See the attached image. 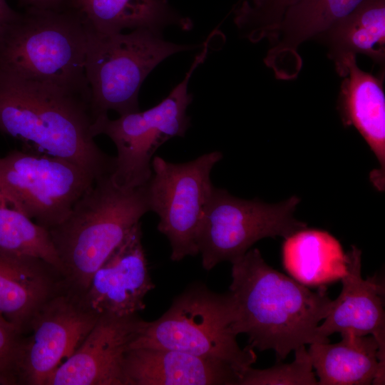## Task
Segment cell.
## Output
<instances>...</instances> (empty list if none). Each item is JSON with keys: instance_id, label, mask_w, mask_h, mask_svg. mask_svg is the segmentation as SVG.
Masks as SVG:
<instances>
[{"instance_id": "9a60e30c", "label": "cell", "mask_w": 385, "mask_h": 385, "mask_svg": "<svg viewBox=\"0 0 385 385\" xmlns=\"http://www.w3.org/2000/svg\"><path fill=\"white\" fill-rule=\"evenodd\" d=\"M344 78L338 98L343 124L353 125L375 155L379 168L370 173V180L379 191L384 190L385 95L384 73L376 76L359 68L356 56L349 55L335 64Z\"/></svg>"}, {"instance_id": "484cf974", "label": "cell", "mask_w": 385, "mask_h": 385, "mask_svg": "<svg viewBox=\"0 0 385 385\" xmlns=\"http://www.w3.org/2000/svg\"><path fill=\"white\" fill-rule=\"evenodd\" d=\"M23 340L24 335L0 315V374L17 377L16 365Z\"/></svg>"}, {"instance_id": "cb8c5ba5", "label": "cell", "mask_w": 385, "mask_h": 385, "mask_svg": "<svg viewBox=\"0 0 385 385\" xmlns=\"http://www.w3.org/2000/svg\"><path fill=\"white\" fill-rule=\"evenodd\" d=\"M294 359L289 364L278 361L265 369L248 368L241 376L238 385H317L312 361L305 346L294 350Z\"/></svg>"}, {"instance_id": "8fae6325", "label": "cell", "mask_w": 385, "mask_h": 385, "mask_svg": "<svg viewBox=\"0 0 385 385\" xmlns=\"http://www.w3.org/2000/svg\"><path fill=\"white\" fill-rule=\"evenodd\" d=\"M100 315L70 287L48 301L24 337L17 365L19 384L45 385L52 372L80 346Z\"/></svg>"}, {"instance_id": "ffe728a7", "label": "cell", "mask_w": 385, "mask_h": 385, "mask_svg": "<svg viewBox=\"0 0 385 385\" xmlns=\"http://www.w3.org/2000/svg\"><path fill=\"white\" fill-rule=\"evenodd\" d=\"M335 344L314 342L307 350L319 385L384 384L379 346L373 336L341 333Z\"/></svg>"}, {"instance_id": "5b68a950", "label": "cell", "mask_w": 385, "mask_h": 385, "mask_svg": "<svg viewBox=\"0 0 385 385\" xmlns=\"http://www.w3.org/2000/svg\"><path fill=\"white\" fill-rule=\"evenodd\" d=\"M235 311L230 292L217 293L197 282L173 299L158 319L143 320L130 345L183 351L225 361L239 374L257 360L254 349L241 348L234 329Z\"/></svg>"}, {"instance_id": "7402d4cb", "label": "cell", "mask_w": 385, "mask_h": 385, "mask_svg": "<svg viewBox=\"0 0 385 385\" xmlns=\"http://www.w3.org/2000/svg\"><path fill=\"white\" fill-rule=\"evenodd\" d=\"M319 37L328 46V56L335 64L349 55L361 53L384 68L385 0H364Z\"/></svg>"}, {"instance_id": "ba28073f", "label": "cell", "mask_w": 385, "mask_h": 385, "mask_svg": "<svg viewBox=\"0 0 385 385\" xmlns=\"http://www.w3.org/2000/svg\"><path fill=\"white\" fill-rule=\"evenodd\" d=\"M300 198L293 195L277 204L258 199L245 200L214 187L206 206L198 235L202 266L211 270L219 263H231L242 257L257 241L286 238L306 228L294 212Z\"/></svg>"}, {"instance_id": "4fadbf2b", "label": "cell", "mask_w": 385, "mask_h": 385, "mask_svg": "<svg viewBox=\"0 0 385 385\" xmlns=\"http://www.w3.org/2000/svg\"><path fill=\"white\" fill-rule=\"evenodd\" d=\"M142 236L140 222L93 275L82 299L99 315L127 317L145 309L144 299L155 284Z\"/></svg>"}, {"instance_id": "f1b7e54d", "label": "cell", "mask_w": 385, "mask_h": 385, "mask_svg": "<svg viewBox=\"0 0 385 385\" xmlns=\"http://www.w3.org/2000/svg\"><path fill=\"white\" fill-rule=\"evenodd\" d=\"M19 384L17 377L4 374H0V385Z\"/></svg>"}, {"instance_id": "9c48e42d", "label": "cell", "mask_w": 385, "mask_h": 385, "mask_svg": "<svg viewBox=\"0 0 385 385\" xmlns=\"http://www.w3.org/2000/svg\"><path fill=\"white\" fill-rule=\"evenodd\" d=\"M95 179L68 160L28 148L0 158V193L48 230L67 217Z\"/></svg>"}, {"instance_id": "277c9868", "label": "cell", "mask_w": 385, "mask_h": 385, "mask_svg": "<svg viewBox=\"0 0 385 385\" xmlns=\"http://www.w3.org/2000/svg\"><path fill=\"white\" fill-rule=\"evenodd\" d=\"M87 31L67 8H27L0 31V73L57 86L91 102Z\"/></svg>"}, {"instance_id": "52a82bcc", "label": "cell", "mask_w": 385, "mask_h": 385, "mask_svg": "<svg viewBox=\"0 0 385 385\" xmlns=\"http://www.w3.org/2000/svg\"><path fill=\"white\" fill-rule=\"evenodd\" d=\"M208 41L195 58L183 80L155 106L143 111L120 115L115 120L108 117L96 123V136L105 134L117 149L113 180L120 186L136 188L145 185L152 175L151 163L157 149L174 137L185 136L191 125L187 114L192 95L188 93L190 78L197 67L204 62Z\"/></svg>"}, {"instance_id": "d6986e66", "label": "cell", "mask_w": 385, "mask_h": 385, "mask_svg": "<svg viewBox=\"0 0 385 385\" xmlns=\"http://www.w3.org/2000/svg\"><path fill=\"white\" fill-rule=\"evenodd\" d=\"M88 31L113 34L124 29L162 33L168 26L190 30L192 22L178 13L168 0H67Z\"/></svg>"}, {"instance_id": "2e32d148", "label": "cell", "mask_w": 385, "mask_h": 385, "mask_svg": "<svg viewBox=\"0 0 385 385\" xmlns=\"http://www.w3.org/2000/svg\"><path fill=\"white\" fill-rule=\"evenodd\" d=\"M68 287L46 262L0 250V315L23 335L41 308Z\"/></svg>"}, {"instance_id": "e0dca14e", "label": "cell", "mask_w": 385, "mask_h": 385, "mask_svg": "<svg viewBox=\"0 0 385 385\" xmlns=\"http://www.w3.org/2000/svg\"><path fill=\"white\" fill-rule=\"evenodd\" d=\"M364 0H299L284 13L267 38L272 46L264 62L279 80L295 78L302 68L299 46L319 37Z\"/></svg>"}, {"instance_id": "5bb4252c", "label": "cell", "mask_w": 385, "mask_h": 385, "mask_svg": "<svg viewBox=\"0 0 385 385\" xmlns=\"http://www.w3.org/2000/svg\"><path fill=\"white\" fill-rule=\"evenodd\" d=\"M346 255L341 293L333 300L329 314L318 326L317 337L322 342H328V337L336 332L371 335L379 344L380 364L385 368L384 284L376 275L362 278L361 251L359 248L352 245Z\"/></svg>"}, {"instance_id": "6da1fadb", "label": "cell", "mask_w": 385, "mask_h": 385, "mask_svg": "<svg viewBox=\"0 0 385 385\" xmlns=\"http://www.w3.org/2000/svg\"><path fill=\"white\" fill-rule=\"evenodd\" d=\"M232 265L234 329L247 335L250 347L273 350L279 361L300 346L322 342L317 329L333 304L324 286L311 290L270 266L257 248Z\"/></svg>"}, {"instance_id": "d4e9b609", "label": "cell", "mask_w": 385, "mask_h": 385, "mask_svg": "<svg viewBox=\"0 0 385 385\" xmlns=\"http://www.w3.org/2000/svg\"><path fill=\"white\" fill-rule=\"evenodd\" d=\"M299 0H263L256 8L240 5L235 11V21L252 42L268 38L282 19L286 11Z\"/></svg>"}, {"instance_id": "f546056e", "label": "cell", "mask_w": 385, "mask_h": 385, "mask_svg": "<svg viewBox=\"0 0 385 385\" xmlns=\"http://www.w3.org/2000/svg\"><path fill=\"white\" fill-rule=\"evenodd\" d=\"M263 0H243L241 5L246 6L250 8L258 7Z\"/></svg>"}, {"instance_id": "30bf717a", "label": "cell", "mask_w": 385, "mask_h": 385, "mask_svg": "<svg viewBox=\"0 0 385 385\" xmlns=\"http://www.w3.org/2000/svg\"><path fill=\"white\" fill-rule=\"evenodd\" d=\"M222 158L215 150L185 163L159 156L152 160V175L145 185L147 199L150 211L159 217L158 230L168 238L174 262L199 254L200 227L215 187L211 171Z\"/></svg>"}, {"instance_id": "4316f807", "label": "cell", "mask_w": 385, "mask_h": 385, "mask_svg": "<svg viewBox=\"0 0 385 385\" xmlns=\"http://www.w3.org/2000/svg\"><path fill=\"white\" fill-rule=\"evenodd\" d=\"M28 8L61 10L65 8L67 0H19Z\"/></svg>"}, {"instance_id": "44dd1931", "label": "cell", "mask_w": 385, "mask_h": 385, "mask_svg": "<svg viewBox=\"0 0 385 385\" xmlns=\"http://www.w3.org/2000/svg\"><path fill=\"white\" fill-rule=\"evenodd\" d=\"M283 265L293 279L305 286H324L345 274L347 255L327 231L304 228L284 238Z\"/></svg>"}, {"instance_id": "7c38bea8", "label": "cell", "mask_w": 385, "mask_h": 385, "mask_svg": "<svg viewBox=\"0 0 385 385\" xmlns=\"http://www.w3.org/2000/svg\"><path fill=\"white\" fill-rule=\"evenodd\" d=\"M143 322L137 314L100 315L80 346L52 372L45 385H124L125 359Z\"/></svg>"}, {"instance_id": "8992f818", "label": "cell", "mask_w": 385, "mask_h": 385, "mask_svg": "<svg viewBox=\"0 0 385 385\" xmlns=\"http://www.w3.org/2000/svg\"><path fill=\"white\" fill-rule=\"evenodd\" d=\"M86 31L85 72L95 123L108 117L111 110L119 115L140 111L139 91L148 74L170 56L194 48L168 41L148 29Z\"/></svg>"}, {"instance_id": "83f0119b", "label": "cell", "mask_w": 385, "mask_h": 385, "mask_svg": "<svg viewBox=\"0 0 385 385\" xmlns=\"http://www.w3.org/2000/svg\"><path fill=\"white\" fill-rule=\"evenodd\" d=\"M18 14L19 12L10 7L6 0H0V31Z\"/></svg>"}, {"instance_id": "3957f363", "label": "cell", "mask_w": 385, "mask_h": 385, "mask_svg": "<svg viewBox=\"0 0 385 385\" xmlns=\"http://www.w3.org/2000/svg\"><path fill=\"white\" fill-rule=\"evenodd\" d=\"M149 211L145 185L121 187L111 173L96 178L67 217L48 230L69 287L83 295L95 272Z\"/></svg>"}, {"instance_id": "ac0fdd59", "label": "cell", "mask_w": 385, "mask_h": 385, "mask_svg": "<svg viewBox=\"0 0 385 385\" xmlns=\"http://www.w3.org/2000/svg\"><path fill=\"white\" fill-rule=\"evenodd\" d=\"M227 363L173 349L133 348L123 367L124 385H238Z\"/></svg>"}, {"instance_id": "7a4b0ae2", "label": "cell", "mask_w": 385, "mask_h": 385, "mask_svg": "<svg viewBox=\"0 0 385 385\" xmlns=\"http://www.w3.org/2000/svg\"><path fill=\"white\" fill-rule=\"evenodd\" d=\"M94 123L90 99L0 73V133L28 149L68 160L97 178L113 173L115 157L96 143Z\"/></svg>"}, {"instance_id": "603a6c76", "label": "cell", "mask_w": 385, "mask_h": 385, "mask_svg": "<svg viewBox=\"0 0 385 385\" xmlns=\"http://www.w3.org/2000/svg\"><path fill=\"white\" fill-rule=\"evenodd\" d=\"M0 250L41 259L63 275V265L49 230L12 207L1 193Z\"/></svg>"}]
</instances>
